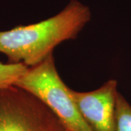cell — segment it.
I'll list each match as a JSON object with an SVG mask.
<instances>
[{
	"mask_svg": "<svg viewBox=\"0 0 131 131\" xmlns=\"http://www.w3.org/2000/svg\"><path fill=\"white\" fill-rule=\"evenodd\" d=\"M90 18L88 6L71 0L61 12L47 20L0 31V53L10 63L37 65L61 42L76 39Z\"/></svg>",
	"mask_w": 131,
	"mask_h": 131,
	"instance_id": "cell-1",
	"label": "cell"
},
{
	"mask_svg": "<svg viewBox=\"0 0 131 131\" xmlns=\"http://www.w3.org/2000/svg\"><path fill=\"white\" fill-rule=\"evenodd\" d=\"M42 101L68 131H91L57 71L52 53L37 65L28 67L14 84Z\"/></svg>",
	"mask_w": 131,
	"mask_h": 131,
	"instance_id": "cell-2",
	"label": "cell"
},
{
	"mask_svg": "<svg viewBox=\"0 0 131 131\" xmlns=\"http://www.w3.org/2000/svg\"><path fill=\"white\" fill-rule=\"evenodd\" d=\"M0 131H68L35 95L17 86L0 88Z\"/></svg>",
	"mask_w": 131,
	"mask_h": 131,
	"instance_id": "cell-3",
	"label": "cell"
},
{
	"mask_svg": "<svg viewBox=\"0 0 131 131\" xmlns=\"http://www.w3.org/2000/svg\"><path fill=\"white\" fill-rule=\"evenodd\" d=\"M69 93L91 131H116L115 106L117 82L110 80L90 92Z\"/></svg>",
	"mask_w": 131,
	"mask_h": 131,
	"instance_id": "cell-4",
	"label": "cell"
},
{
	"mask_svg": "<svg viewBox=\"0 0 131 131\" xmlns=\"http://www.w3.org/2000/svg\"><path fill=\"white\" fill-rule=\"evenodd\" d=\"M116 131H131V106L118 92L115 106Z\"/></svg>",
	"mask_w": 131,
	"mask_h": 131,
	"instance_id": "cell-5",
	"label": "cell"
},
{
	"mask_svg": "<svg viewBox=\"0 0 131 131\" xmlns=\"http://www.w3.org/2000/svg\"><path fill=\"white\" fill-rule=\"evenodd\" d=\"M28 66L24 63H4L0 62V88L15 83L26 73Z\"/></svg>",
	"mask_w": 131,
	"mask_h": 131,
	"instance_id": "cell-6",
	"label": "cell"
}]
</instances>
